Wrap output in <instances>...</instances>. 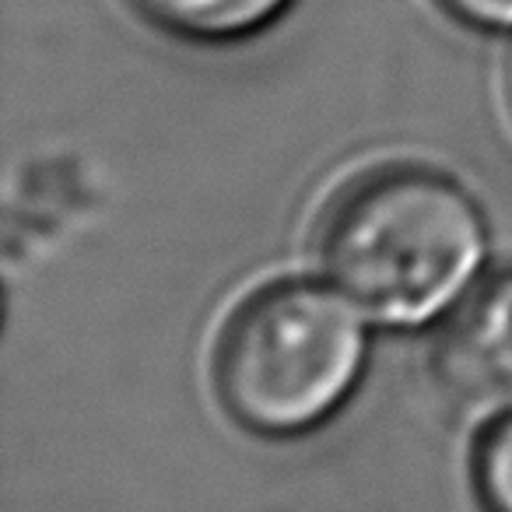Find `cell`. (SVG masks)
I'll use <instances>...</instances> for the list:
<instances>
[{
	"mask_svg": "<svg viewBox=\"0 0 512 512\" xmlns=\"http://www.w3.org/2000/svg\"><path fill=\"white\" fill-rule=\"evenodd\" d=\"M155 32L190 46H232L264 36L295 0H127Z\"/></svg>",
	"mask_w": 512,
	"mask_h": 512,
	"instance_id": "obj_4",
	"label": "cell"
},
{
	"mask_svg": "<svg viewBox=\"0 0 512 512\" xmlns=\"http://www.w3.org/2000/svg\"><path fill=\"white\" fill-rule=\"evenodd\" d=\"M435 376L456 404L512 411V267L467 295L435 344Z\"/></svg>",
	"mask_w": 512,
	"mask_h": 512,
	"instance_id": "obj_3",
	"label": "cell"
},
{
	"mask_svg": "<svg viewBox=\"0 0 512 512\" xmlns=\"http://www.w3.org/2000/svg\"><path fill=\"white\" fill-rule=\"evenodd\" d=\"M365 362L369 334L348 295L316 281H274L225 320L211 372L235 425L295 439L348 404Z\"/></svg>",
	"mask_w": 512,
	"mask_h": 512,
	"instance_id": "obj_2",
	"label": "cell"
},
{
	"mask_svg": "<svg viewBox=\"0 0 512 512\" xmlns=\"http://www.w3.org/2000/svg\"><path fill=\"white\" fill-rule=\"evenodd\" d=\"M327 278L386 327H421L477 278L488 225L460 183L425 165H383L344 183L316 232Z\"/></svg>",
	"mask_w": 512,
	"mask_h": 512,
	"instance_id": "obj_1",
	"label": "cell"
},
{
	"mask_svg": "<svg viewBox=\"0 0 512 512\" xmlns=\"http://www.w3.org/2000/svg\"><path fill=\"white\" fill-rule=\"evenodd\" d=\"M474 491L484 512H512V411L498 414L477 439Z\"/></svg>",
	"mask_w": 512,
	"mask_h": 512,
	"instance_id": "obj_5",
	"label": "cell"
},
{
	"mask_svg": "<svg viewBox=\"0 0 512 512\" xmlns=\"http://www.w3.org/2000/svg\"><path fill=\"white\" fill-rule=\"evenodd\" d=\"M442 15L474 32H512V0H435Z\"/></svg>",
	"mask_w": 512,
	"mask_h": 512,
	"instance_id": "obj_6",
	"label": "cell"
}]
</instances>
